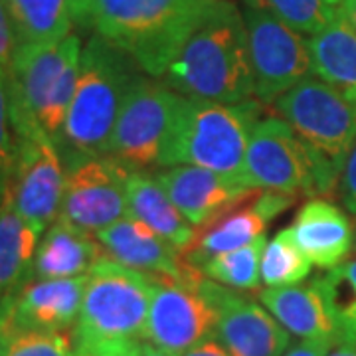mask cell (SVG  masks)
<instances>
[{
  "label": "cell",
  "instance_id": "3",
  "mask_svg": "<svg viewBox=\"0 0 356 356\" xmlns=\"http://www.w3.org/2000/svg\"><path fill=\"white\" fill-rule=\"evenodd\" d=\"M81 50L76 34L56 44L16 46L6 70L14 137L44 131L56 145L60 143L77 86Z\"/></svg>",
  "mask_w": 356,
  "mask_h": 356
},
{
  "label": "cell",
  "instance_id": "44",
  "mask_svg": "<svg viewBox=\"0 0 356 356\" xmlns=\"http://www.w3.org/2000/svg\"><path fill=\"white\" fill-rule=\"evenodd\" d=\"M2 2H4V0H2Z\"/></svg>",
  "mask_w": 356,
  "mask_h": 356
},
{
  "label": "cell",
  "instance_id": "32",
  "mask_svg": "<svg viewBox=\"0 0 356 356\" xmlns=\"http://www.w3.org/2000/svg\"><path fill=\"white\" fill-rule=\"evenodd\" d=\"M143 341L137 339H103L74 343V356H140Z\"/></svg>",
  "mask_w": 356,
  "mask_h": 356
},
{
  "label": "cell",
  "instance_id": "18",
  "mask_svg": "<svg viewBox=\"0 0 356 356\" xmlns=\"http://www.w3.org/2000/svg\"><path fill=\"white\" fill-rule=\"evenodd\" d=\"M293 240L313 266L329 271L346 261L355 229L343 210L327 198H309L289 226Z\"/></svg>",
  "mask_w": 356,
  "mask_h": 356
},
{
  "label": "cell",
  "instance_id": "22",
  "mask_svg": "<svg viewBox=\"0 0 356 356\" xmlns=\"http://www.w3.org/2000/svg\"><path fill=\"white\" fill-rule=\"evenodd\" d=\"M267 224L269 220L254 198L250 204L238 206L206 228L198 229L196 240L188 250L182 252V257L186 266L200 269V266L216 255L228 254L266 238Z\"/></svg>",
  "mask_w": 356,
  "mask_h": 356
},
{
  "label": "cell",
  "instance_id": "36",
  "mask_svg": "<svg viewBox=\"0 0 356 356\" xmlns=\"http://www.w3.org/2000/svg\"><path fill=\"white\" fill-rule=\"evenodd\" d=\"M67 4H70V13L76 24L91 26L95 0H67Z\"/></svg>",
  "mask_w": 356,
  "mask_h": 356
},
{
  "label": "cell",
  "instance_id": "24",
  "mask_svg": "<svg viewBox=\"0 0 356 356\" xmlns=\"http://www.w3.org/2000/svg\"><path fill=\"white\" fill-rule=\"evenodd\" d=\"M40 234L0 198V301L32 280Z\"/></svg>",
  "mask_w": 356,
  "mask_h": 356
},
{
  "label": "cell",
  "instance_id": "23",
  "mask_svg": "<svg viewBox=\"0 0 356 356\" xmlns=\"http://www.w3.org/2000/svg\"><path fill=\"white\" fill-rule=\"evenodd\" d=\"M311 74L356 105V34L334 14L331 24L309 40Z\"/></svg>",
  "mask_w": 356,
  "mask_h": 356
},
{
  "label": "cell",
  "instance_id": "11",
  "mask_svg": "<svg viewBox=\"0 0 356 356\" xmlns=\"http://www.w3.org/2000/svg\"><path fill=\"white\" fill-rule=\"evenodd\" d=\"M243 180L252 191L313 196L315 166L311 151L280 115L255 123L245 153Z\"/></svg>",
  "mask_w": 356,
  "mask_h": 356
},
{
  "label": "cell",
  "instance_id": "19",
  "mask_svg": "<svg viewBox=\"0 0 356 356\" xmlns=\"http://www.w3.org/2000/svg\"><path fill=\"white\" fill-rule=\"evenodd\" d=\"M259 301L291 337H299L301 341L339 343L334 323L317 280L291 287L264 289L259 293Z\"/></svg>",
  "mask_w": 356,
  "mask_h": 356
},
{
  "label": "cell",
  "instance_id": "42",
  "mask_svg": "<svg viewBox=\"0 0 356 356\" xmlns=\"http://www.w3.org/2000/svg\"><path fill=\"white\" fill-rule=\"evenodd\" d=\"M0 356H6V343L0 339Z\"/></svg>",
  "mask_w": 356,
  "mask_h": 356
},
{
  "label": "cell",
  "instance_id": "28",
  "mask_svg": "<svg viewBox=\"0 0 356 356\" xmlns=\"http://www.w3.org/2000/svg\"><path fill=\"white\" fill-rule=\"evenodd\" d=\"M266 243V238H261L245 248L216 255L200 266L198 271L229 289L255 291L261 285V255Z\"/></svg>",
  "mask_w": 356,
  "mask_h": 356
},
{
  "label": "cell",
  "instance_id": "13",
  "mask_svg": "<svg viewBox=\"0 0 356 356\" xmlns=\"http://www.w3.org/2000/svg\"><path fill=\"white\" fill-rule=\"evenodd\" d=\"M129 168L111 156H89L67 163L60 218L76 228L97 234L129 216Z\"/></svg>",
  "mask_w": 356,
  "mask_h": 356
},
{
  "label": "cell",
  "instance_id": "15",
  "mask_svg": "<svg viewBox=\"0 0 356 356\" xmlns=\"http://www.w3.org/2000/svg\"><path fill=\"white\" fill-rule=\"evenodd\" d=\"M88 275L70 280H30L0 301V339L28 331L64 332L81 311Z\"/></svg>",
  "mask_w": 356,
  "mask_h": 356
},
{
  "label": "cell",
  "instance_id": "4",
  "mask_svg": "<svg viewBox=\"0 0 356 356\" xmlns=\"http://www.w3.org/2000/svg\"><path fill=\"white\" fill-rule=\"evenodd\" d=\"M259 113L254 99L220 103L182 95L159 166H198L245 184V153Z\"/></svg>",
  "mask_w": 356,
  "mask_h": 356
},
{
  "label": "cell",
  "instance_id": "5",
  "mask_svg": "<svg viewBox=\"0 0 356 356\" xmlns=\"http://www.w3.org/2000/svg\"><path fill=\"white\" fill-rule=\"evenodd\" d=\"M212 0H95L97 34L163 77Z\"/></svg>",
  "mask_w": 356,
  "mask_h": 356
},
{
  "label": "cell",
  "instance_id": "2",
  "mask_svg": "<svg viewBox=\"0 0 356 356\" xmlns=\"http://www.w3.org/2000/svg\"><path fill=\"white\" fill-rule=\"evenodd\" d=\"M145 76L127 51L99 34L81 50L74 99L58 143L70 154L67 163L107 156L121 107L133 86Z\"/></svg>",
  "mask_w": 356,
  "mask_h": 356
},
{
  "label": "cell",
  "instance_id": "1",
  "mask_svg": "<svg viewBox=\"0 0 356 356\" xmlns=\"http://www.w3.org/2000/svg\"><path fill=\"white\" fill-rule=\"evenodd\" d=\"M163 81L178 95L220 103H242L255 93L248 28L229 0H212Z\"/></svg>",
  "mask_w": 356,
  "mask_h": 356
},
{
  "label": "cell",
  "instance_id": "30",
  "mask_svg": "<svg viewBox=\"0 0 356 356\" xmlns=\"http://www.w3.org/2000/svg\"><path fill=\"white\" fill-rule=\"evenodd\" d=\"M6 356H74V341L64 332H18L6 343Z\"/></svg>",
  "mask_w": 356,
  "mask_h": 356
},
{
  "label": "cell",
  "instance_id": "34",
  "mask_svg": "<svg viewBox=\"0 0 356 356\" xmlns=\"http://www.w3.org/2000/svg\"><path fill=\"white\" fill-rule=\"evenodd\" d=\"M16 50V38H14L13 22L6 10V4L0 0V67L8 70Z\"/></svg>",
  "mask_w": 356,
  "mask_h": 356
},
{
  "label": "cell",
  "instance_id": "43",
  "mask_svg": "<svg viewBox=\"0 0 356 356\" xmlns=\"http://www.w3.org/2000/svg\"><path fill=\"white\" fill-rule=\"evenodd\" d=\"M355 248H356V234H355Z\"/></svg>",
  "mask_w": 356,
  "mask_h": 356
},
{
  "label": "cell",
  "instance_id": "37",
  "mask_svg": "<svg viewBox=\"0 0 356 356\" xmlns=\"http://www.w3.org/2000/svg\"><path fill=\"white\" fill-rule=\"evenodd\" d=\"M180 356H229L228 350L224 348V344L218 341L216 337L212 339H206L204 343L196 344L194 348L186 350L184 355Z\"/></svg>",
  "mask_w": 356,
  "mask_h": 356
},
{
  "label": "cell",
  "instance_id": "12",
  "mask_svg": "<svg viewBox=\"0 0 356 356\" xmlns=\"http://www.w3.org/2000/svg\"><path fill=\"white\" fill-rule=\"evenodd\" d=\"M243 18L255 95L259 102L275 103L283 93L311 76L309 40L259 8L248 6Z\"/></svg>",
  "mask_w": 356,
  "mask_h": 356
},
{
  "label": "cell",
  "instance_id": "6",
  "mask_svg": "<svg viewBox=\"0 0 356 356\" xmlns=\"http://www.w3.org/2000/svg\"><path fill=\"white\" fill-rule=\"evenodd\" d=\"M313 156V196L337 188L356 143V105L318 77H305L273 103Z\"/></svg>",
  "mask_w": 356,
  "mask_h": 356
},
{
  "label": "cell",
  "instance_id": "29",
  "mask_svg": "<svg viewBox=\"0 0 356 356\" xmlns=\"http://www.w3.org/2000/svg\"><path fill=\"white\" fill-rule=\"evenodd\" d=\"M248 6L266 10L299 34L315 36L331 24L337 8L325 0H245Z\"/></svg>",
  "mask_w": 356,
  "mask_h": 356
},
{
  "label": "cell",
  "instance_id": "40",
  "mask_svg": "<svg viewBox=\"0 0 356 356\" xmlns=\"http://www.w3.org/2000/svg\"><path fill=\"white\" fill-rule=\"evenodd\" d=\"M140 356H177V355H170V353H166V350H161V348H156L153 344L149 343H143V353Z\"/></svg>",
  "mask_w": 356,
  "mask_h": 356
},
{
  "label": "cell",
  "instance_id": "17",
  "mask_svg": "<svg viewBox=\"0 0 356 356\" xmlns=\"http://www.w3.org/2000/svg\"><path fill=\"white\" fill-rule=\"evenodd\" d=\"M105 254L123 266L161 277L184 280L194 267L186 266L177 245L135 218H121L109 228L95 234Z\"/></svg>",
  "mask_w": 356,
  "mask_h": 356
},
{
  "label": "cell",
  "instance_id": "27",
  "mask_svg": "<svg viewBox=\"0 0 356 356\" xmlns=\"http://www.w3.org/2000/svg\"><path fill=\"white\" fill-rule=\"evenodd\" d=\"M311 266L309 257L293 240L291 229H281L266 243L261 255V283L267 289L299 285L311 275Z\"/></svg>",
  "mask_w": 356,
  "mask_h": 356
},
{
  "label": "cell",
  "instance_id": "39",
  "mask_svg": "<svg viewBox=\"0 0 356 356\" xmlns=\"http://www.w3.org/2000/svg\"><path fill=\"white\" fill-rule=\"evenodd\" d=\"M327 356H356L355 344H341L339 348L331 350Z\"/></svg>",
  "mask_w": 356,
  "mask_h": 356
},
{
  "label": "cell",
  "instance_id": "10",
  "mask_svg": "<svg viewBox=\"0 0 356 356\" xmlns=\"http://www.w3.org/2000/svg\"><path fill=\"white\" fill-rule=\"evenodd\" d=\"M200 271L184 280L156 277L143 341L170 355H184L216 334L218 311L200 291Z\"/></svg>",
  "mask_w": 356,
  "mask_h": 356
},
{
  "label": "cell",
  "instance_id": "8",
  "mask_svg": "<svg viewBox=\"0 0 356 356\" xmlns=\"http://www.w3.org/2000/svg\"><path fill=\"white\" fill-rule=\"evenodd\" d=\"M180 97L165 81L153 76L140 77L121 107L107 156L129 170L159 166Z\"/></svg>",
  "mask_w": 356,
  "mask_h": 356
},
{
  "label": "cell",
  "instance_id": "35",
  "mask_svg": "<svg viewBox=\"0 0 356 356\" xmlns=\"http://www.w3.org/2000/svg\"><path fill=\"white\" fill-rule=\"evenodd\" d=\"M332 344L329 341H301L289 346L283 356H327Z\"/></svg>",
  "mask_w": 356,
  "mask_h": 356
},
{
  "label": "cell",
  "instance_id": "20",
  "mask_svg": "<svg viewBox=\"0 0 356 356\" xmlns=\"http://www.w3.org/2000/svg\"><path fill=\"white\" fill-rule=\"evenodd\" d=\"M103 255L105 250L93 234L64 220H56L40 238L32 280H70L88 275Z\"/></svg>",
  "mask_w": 356,
  "mask_h": 356
},
{
  "label": "cell",
  "instance_id": "41",
  "mask_svg": "<svg viewBox=\"0 0 356 356\" xmlns=\"http://www.w3.org/2000/svg\"><path fill=\"white\" fill-rule=\"evenodd\" d=\"M325 2H327V4H331L332 8H337L339 4H343L344 0H325Z\"/></svg>",
  "mask_w": 356,
  "mask_h": 356
},
{
  "label": "cell",
  "instance_id": "16",
  "mask_svg": "<svg viewBox=\"0 0 356 356\" xmlns=\"http://www.w3.org/2000/svg\"><path fill=\"white\" fill-rule=\"evenodd\" d=\"M153 177L165 188L180 214L196 229L206 228L229 210L257 196V191L248 188L242 182L198 166H165Z\"/></svg>",
  "mask_w": 356,
  "mask_h": 356
},
{
  "label": "cell",
  "instance_id": "7",
  "mask_svg": "<svg viewBox=\"0 0 356 356\" xmlns=\"http://www.w3.org/2000/svg\"><path fill=\"white\" fill-rule=\"evenodd\" d=\"M159 275L123 266L105 254L91 267L72 341H143Z\"/></svg>",
  "mask_w": 356,
  "mask_h": 356
},
{
  "label": "cell",
  "instance_id": "21",
  "mask_svg": "<svg viewBox=\"0 0 356 356\" xmlns=\"http://www.w3.org/2000/svg\"><path fill=\"white\" fill-rule=\"evenodd\" d=\"M125 191L129 216L147 224L180 252L191 248L198 229L180 214L153 175H147L145 170H129Z\"/></svg>",
  "mask_w": 356,
  "mask_h": 356
},
{
  "label": "cell",
  "instance_id": "9",
  "mask_svg": "<svg viewBox=\"0 0 356 356\" xmlns=\"http://www.w3.org/2000/svg\"><path fill=\"white\" fill-rule=\"evenodd\" d=\"M10 177L2 198L30 226L44 234L60 218L65 191V168L58 145L44 133L18 135Z\"/></svg>",
  "mask_w": 356,
  "mask_h": 356
},
{
  "label": "cell",
  "instance_id": "38",
  "mask_svg": "<svg viewBox=\"0 0 356 356\" xmlns=\"http://www.w3.org/2000/svg\"><path fill=\"white\" fill-rule=\"evenodd\" d=\"M337 13L356 34V0H344L343 4L337 6Z\"/></svg>",
  "mask_w": 356,
  "mask_h": 356
},
{
  "label": "cell",
  "instance_id": "33",
  "mask_svg": "<svg viewBox=\"0 0 356 356\" xmlns=\"http://www.w3.org/2000/svg\"><path fill=\"white\" fill-rule=\"evenodd\" d=\"M339 192H341V200L344 208L356 216V143L353 151L348 154L346 163H344L343 175L339 180Z\"/></svg>",
  "mask_w": 356,
  "mask_h": 356
},
{
  "label": "cell",
  "instance_id": "25",
  "mask_svg": "<svg viewBox=\"0 0 356 356\" xmlns=\"http://www.w3.org/2000/svg\"><path fill=\"white\" fill-rule=\"evenodd\" d=\"M16 46L56 44L72 34L74 18L67 0H4Z\"/></svg>",
  "mask_w": 356,
  "mask_h": 356
},
{
  "label": "cell",
  "instance_id": "31",
  "mask_svg": "<svg viewBox=\"0 0 356 356\" xmlns=\"http://www.w3.org/2000/svg\"><path fill=\"white\" fill-rule=\"evenodd\" d=\"M16 154L10 113H8V93H6V70L0 67V198L4 194L6 182L10 177Z\"/></svg>",
  "mask_w": 356,
  "mask_h": 356
},
{
  "label": "cell",
  "instance_id": "26",
  "mask_svg": "<svg viewBox=\"0 0 356 356\" xmlns=\"http://www.w3.org/2000/svg\"><path fill=\"white\" fill-rule=\"evenodd\" d=\"M317 281L334 323L339 344L356 346V257L329 269Z\"/></svg>",
  "mask_w": 356,
  "mask_h": 356
},
{
  "label": "cell",
  "instance_id": "14",
  "mask_svg": "<svg viewBox=\"0 0 356 356\" xmlns=\"http://www.w3.org/2000/svg\"><path fill=\"white\" fill-rule=\"evenodd\" d=\"M198 285L218 311L214 337L229 356H283L291 346V334L264 305L206 275H200Z\"/></svg>",
  "mask_w": 356,
  "mask_h": 356
}]
</instances>
